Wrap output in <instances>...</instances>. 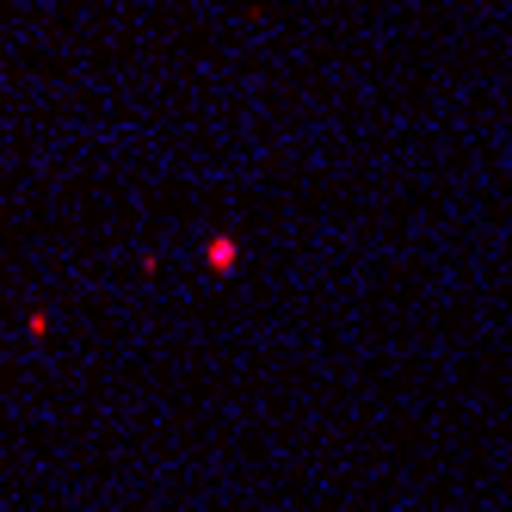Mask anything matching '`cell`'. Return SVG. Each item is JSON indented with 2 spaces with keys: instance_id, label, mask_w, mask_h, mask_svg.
Returning <instances> with one entry per match:
<instances>
[{
  "instance_id": "obj_1",
  "label": "cell",
  "mask_w": 512,
  "mask_h": 512,
  "mask_svg": "<svg viewBox=\"0 0 512 512\" xmlns=\"http://www.w3.org/2000/svg\"><path fill=\"white\" fill-rule=\"evenodd\" d=\"M204 260H210V272H235L241 241H235V235H210V241H204Z\"/></svg>"
}]
</instances>
